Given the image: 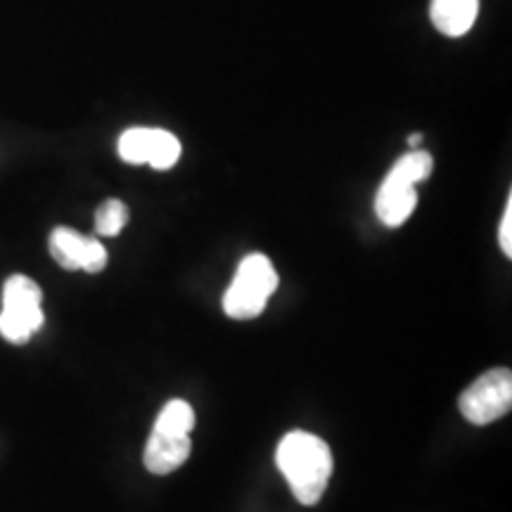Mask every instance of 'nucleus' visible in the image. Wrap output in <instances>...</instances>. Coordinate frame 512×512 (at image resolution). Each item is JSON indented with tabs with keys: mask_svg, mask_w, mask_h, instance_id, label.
<instances>
[{
	"mask_svg": "<svg viewBox=\"0 0 512 512\" xmlns=\"http://www.w3.org/2000/svg\"><path fill=\"white\" fill-rule=\"evenodd\" d=\"M512 408V373L508 368H494L477 377L460 394V413L472 425H489Z\"/></svg>",
	"mask_w": 512,
	"mask_h": 512,
	"instance_id": "nucleus-4",
	"label": "nucleus"
},
{
	"mask_svg": "<svg viewBox=\"0 0 512 512\" xmlns=\"http://www.w3.org/2000/svg\"><path fill=\"white\" fill-rule=\"evenodd\" d=\"M128 223V207L121 200H107L100 204L98 214H95V233L114 238L119 235Z\"/></svg>",
	"mask_w": 512,
	"mask_h": 512,
	"instance_id": "nucleus-12",
	"label": "nucleus"
},
{
	"mask_svg": "<svg viewBox=\"0 0 512 512\" xmlns=\"http://www.w3.org/2000/svg\"><path fill=\"white\" fill-rule=\"evenodd\" d=\"M278 290V273L264 254H249L235 273L233 283L223 297V311L235 320H252L261 316L268 299Z\"/></svg>",
	"mask_w": 512,
	"mask_h": 512,
	"instance_id": "nucleus-2",
	"label": "nucleus"
},
{
	"mask_svg": "<svg viewBox=\"0 0 512 512\" xmlns=\"http://www.w3.org/2000/svg\"><path fill=\"white\" fill-rule=\"evenodd\" d=\"M43 292L27 275H12L3 287L0 335L12 344H24L43 325Z\"/></svg>",
	"mask_w": 512,
	"mask_h": 512,
	"instance_id": "nucleus-3",
	"label": "nucleus"
},
{
	"mask_svg": "<svg viewBox=\"0 0 512 512\" xmlns=\"http://www.w3.org/2000/svg\"><path fill=\"white\" fill-rule=\"evenodd\" d=\"M50 254L67 271L100 273L107 266V249L72 228H55L50 233Z\"/></svg>",
	"mask_w": 512,
	"mask_h": 512,
	"instance_id": "nucleus-6",
	"label": "nucleus"
},
{
	"mask_svg": "<svg viewBox=\"0 0 512 512\" xmlns=\"http://www.w3.org/2000/svg\"><path fill=\"white\" fill-rule=\"evenodd\" d=\"M192 427H195V411H192L188 401L181 399L166 403L155 422V432L174 434V437H188Z\"/></svg>",
	"mask_w": 512,
	"mask_h": 512,
	"instance_id": "nucleus-10",
	"label": "nucleus"
},
{
	"mask_svg": "<svg viewBox=\"0 0 512 512\" xmlns=\"http://www.w3.org/2000/svg\"><path fill=\"white\" fill-rule=\"evenodd\" d=\"M432 155L425 150H413L408 152V155H403L399 162L394 164V169L389 171V174H394L396 178H401V181L411 183V185H418L420 181H425V178H430L432 174Z\"/></svg>",
	"mask_w": 512,
	"mask_h": 512,
	"instance_id": "nucleus-11",
	"label": "nucleus"
},
{
	"mask_svg": "<svg viewBox=\"0 0 512 512\" xmlns=\"http://www.w3.org/2000/svg\"><path fill=\"white\" fill-rule=\"evenodd\" d=\"M119 157L126 164H150L166 171L181 157V143L164 128H128L119 138Z\"/></svg>",
	"mask_w": 512,
	"mask_h": 512,
	"instance_id": "nucleus-5",
	"label": "nucleus"
},
{
	"mask_svg": "<svg viewBox=\"0 0 512 512\" xmlns=\"http://www.w3.org/2000/svg\"><path fill=\"white\" fill-rule=\"evenodd\" d=\"M415 204H418L415 185L401 181V178H396L394 174H387L375 197L377 219H380L384 226L396 228L411 219Z\"/></svg>",
	"mask_w": 512,
	"mask_h": 512,
	"instance_id": "nucleus-7",
	"label": "nucleus"
},
{
	"mask_svg": "<svg viewBox=\"0 0 512 512\" xmlns=\"http://www.w3.org/2000/svg\"><path fill=\"white\" fill-rule=\"evenodd\" d=\"M479 0H432V24L444 36H465L477 22Z\"/></svg>",
	"mask_w": 512,
	"mask_h": 512,
	"instance_id": "nucleus-9",
	"label": "nucleus"
},
{
	"mask_svg": "<svg viewBox=\"0 0 512 512\" xmlns=\"http://www.w3.org/2000/svg\"><path fill=\"white\" fill-rule=\"evenodd\" d=\"M192 451L190 434L188 437H174V434H162L152 430L150 441L145 446V467L152 475H169L188 460Z\"/></svg>",
	"mask_w": 512,
	"mask_h": 512,
	"instance_id": "nucleus-8",
	"label": "nucleus"
},
{
	"mask_svg": "<svg viewBox=\"0 0 512 512\" xmlns=\"http://www.w3.org/2000/svg\"><path fill=\"white\" fill-rule=\"evenodd\" d=\"M420 140H422L420 133H415V136L408 138V143H411V147H418V145H420Z\"/></svg>",
	"mask_w": 512,
	"mask_h": 512,
	"instance_id": "nucleus-14",
	"label": "nucleus"
},
{
	"mask_svg": "<svg viewBox=\"0 0 512 512\" xmlns=\"http://www.w3.org/2000/svg\"><path fill=\"white\" fill-rule=\"evenodd\" d=\"M498 242H501L503 254L512 256V197H508V204H505L501 228H498Z\"/></svg>",
	"mask_w": 512,
	"mask_h": 512,
	"instance_id": "nucleus-13",
	"label": "nucleus"
},
{
	"mask_svg": "<svg viewBox=\"0 0 512 512\" xmlns=\"http://www.w3.org/2000/svg\"><path fill=\"white\" fill-rule=\"evenodd\" d=\"M275 463L302 505H316L323 498L335 467L330 446L309 432L285 434L275 451Z\"/></svg>",
	"mask_w": 512,
	"mask_h": 512,
	"instance_id": "nucleus-1",
	"label": "nucleus"
}]
</instances>
